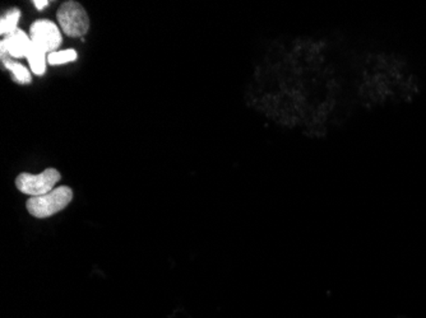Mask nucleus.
Segmentation results:
<instances>
[{
  "label": "nucleus",
  "instance_id": "nucleus-6",
  "mask_svg": "<svg viewBox=\"0 0 426 318\" xmlns=\"http://www.w3.org/2000/svg\"><path fill=\"white\" fill-rule=\"evenodd\" d=\"M26 57H27L31 71L34 74L42 76L45 73V70H46V60H48V54L45 51H42L40 48H37V46H35L32 43Z\"/></svg>",
  "mask_w": 426,
  "mask_h": 318
},
{
  "label": "nucleus",
  "instance_id": "nucleus-2",
  "mask_svg": "<svg viewBox=\"0 0 426 318\" xmlns=\"http://www.w3.org/2000/svg\"><path fill=\"white\" fill-rule=\"evenodd\" d=\"M56 17L62 31L69 37H82L90 29L88 14L77 1H64L58 9Z\"/></svg>",
  "mask_w": 426,
  "mask_h": 318
},
{
  "label": "nucleus",
  "instance_id": "nucleus-7",
  "mask_svg": "<svg viewBox=\"0 0 426 318\" xmlns=\"http://www.w3.org/2000/svg\"><path fill=\"white\" fill-rule=\"evenodd\" d=\"M1 62H3V65H4L6 69L12 71L14 82L21 84L31 83L32 76H31V73L28 71L26 67H23L20 62H13V60H12L11 57H8V56L7 57H4V59H1Z\"/></svg>",
  "mask_w": 426,
  "mask_h": 318
},
{
  "label": "nucleus",
  "instance_id": "nucleus-4",
  "mask_svg": "<svg viewBox=\"0 0 426 318\" xmlns=\"http://www.w3.org/2000/svg\"><path fill=\"white\" fill-rule=\"evenodd\" d=\"M29 37L32 43L40 48L46 54L55 53L63 42L62 32L54 22L39 20L34 22L29 28Z\"/></svg>",
  "mask_w": 426,
  "mask_h": 318
},
{
  "label": "nucleus",
  "instance_id": "nucleus-3",
  "mask_svg": "<svg viewBox=\"0 0 426 318\" xmlns=\"http://www.w3.org/2000/svg\"><path fill=\"white\" fill-rule=\"evenodd\" d=\"M60 179L59 171L55 168H48L39 174L21 173L15 179V186L23 194L35 198L51 193Z\"/></svg>",
  "mask_w": 426,
  "mask_h": 318
},
{
  "label": "nucleus",
  "instance_id": "nucleus-9",
  "mask_svg": "<svg viewBox=\"0 0 426 318\" xmlns=\"http://www.w3.org/2000/svg\"><path fill=\"white\" fill-rule=\"evenodd\" d=\"M77 51L73 49L55 51L48 55V62L50 65H62V64L77 60Z\"/></svg>",
  "mask_w": 426,
  "mask_h": 318
},
{
  "label": "nucleus",
  "instance_id": "nucleus-10",
  "mask_svg": "<svg viewBox=\"0 0 426 318\" xmlns=\"http://www.w3.org/2000/svg\"><path fill=\"white\" fill-rule=\"evenodd\" d=\"M34 4H35V7L37 8L39 11H42L44 8H46L49 6V1H48V0H35Z\"/></svg>",
  "mask_w": 426,
  "mask_h": 318
},
{
  "label": "nucleus",
  "instance_id": "nucleus-1",
  "mask_svg": "<svg viewBox=\"0 0 426 318\" xmlns=\"http://www.w3.org/2000/svg\"><path fill=\"white\" fill-rule=\"evenodd\" d=\"M72 199V188L68 186H59L55 187L49 194L29 198L26 202V207L28 213L32 216L44 219L64 210L69 205Z\"/></svg>",
  "mask_w": 426,
  "mask_h": 318
},
{
  "label": "nucleus",
  "instance_id": "nucleus-5",
  "mask_svg": "<svg viewBox=\"0 0 426 318\" xmlns=\"http://www.w3.org/2000/svg\"><path fill=\"white\" fill-rule=\"evenodd\" d=\"M31 45V37L18 28L12 35L6 36V39L0 43V57L4 59L7 55L14 59L25 57L27 56Z\"/></svg>",
  "mask_w": 426,
  "mask_h": 318
},
{
  "label": "nucleus",
  "instance_id": "nucleus-8",
  "mask_svg": "<svg viewBox=\"0 0 426 318\" xmlns=\"http://www.w3.org/2000/svg\"><path fill=\"white\" fill-rule=\"evenodd\" d=\"M20 18H21V11L18 8H11L7 13L1 17L0 34L3 36L12 35L18 29L17 25L20 22Z\"/></svg>",
  "mask_w": 426,
  "mask_h": 318
}]
</instances>
